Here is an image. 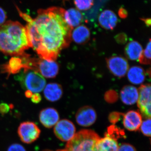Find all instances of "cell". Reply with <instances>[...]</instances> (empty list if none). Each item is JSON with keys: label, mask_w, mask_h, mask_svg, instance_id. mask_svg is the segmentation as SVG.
I'll return each mask as SVG.
<instances>
[{"label": "cell", "mask_w": 151, "mask_h": 151, "mask_svg": "<svg viewBox=\"0 0 151 151\" xmlns=\"http://www.w3.org/2000/svg\"><path fill=\"white\" fill-rule=\"evenodd\" d=\"M116 138L107 134L104 138H100L94 147V151H117L119 148Z\"/></svg>", "instance_id": "cell-14"}, {"label": "cell", "mask_w": 151, "mask_h": 151, "mask_svg": "<svg viewBox=\"0 0 151 151\" xmlns=\"http://www.w3.org/2000/svg\"><path fill=\"white\" fill-rule=\"evenodd\" d=\"M18 10L27 22L25 27L31 47L40 58L55 60L71 40L73 29L64 19L65 10L59 7L39 10L34 19Z\"/></svg>", "instance_id": "cell-1"}, {"label": "cell", "mask_w": 151, "mask_h": 151, "mask_svg": "<svg viewBox=\"0 0 151 151\" xmlns=\"http://www.w3.org/2000/svg\"><path fill=\"white\" fill-rule=\"evenodd\" d=\"M106 62L110 72L119 78L124 77L129 69V63L127 60L123 57H111L106 60Z\"/></svg>", "instance_id": "cell-9"}, {"label": "cell", "mask_w": 151, "mask_h": 151, "mask_svg": "<svg viewBox=\"0 0 151 151\" xmlns=\"http://www.w3.org/2000/svg\"><path fill=\"white\" fill-rule=\"evenodd\" d=\"M139 97L137 106L143 116L147 119H151V85L146 84L141 85L138 90Z\"/></svg>", "instance_id": "cell-7"}, {"label": "cell", "mask_w": 151, "mask_h": 151, "mask_svg": "<svg viewBox=\"0 0 151 151\" xmlns=\"http://www.w3.org/2000/svg\"><path fill=\"white\" fill-rule=\"evenodd\" d=\"M17 77L24 89L32 93L42 92L46 85V81L43 76L38 71L31 68H24Z\"/></svg>", "instance_id": "cell-4"}, {"label": "cell", "mask_w": 151, "mask_h": 151, "mask_svg": "<svg viewBox=\"0 0 151 151\" xmlns=\"http://www.w3.org/2000/svg\"><path fill=\"white\" fill-rule=\"evenodd\" d=\"M151 119H147L142 122L140 127L142 133L147 137L151 136Z\"/></svg>", "instance_id": "cell-24"}, {"label": "cell", "mask_w": 151, "mask_h": 151, "mask_svg": "<svg viewBox=\"0 0 151 151\" xmlns=\"http://www.w3.org/2000/svg\"><path fill=\"white\" fill-rule=\"evenodd\" d=\"M151 40H150L148 43L147 44L145 50H143L142 54L139 58V62L141 64L149 65L151 63Z\"/></svg>", "instance_id": "cell-22"}, {"label": "cell", "mask_w": 151, "mask_h": 151, "mask_svg": "<svg viewBox=\"0 0 151 151\" xmlns=\"http://www.w3.org/2000/svg\"><path fill=\"white\" fill-rule=\"evenodd\" d=\"M63 90L62 86L56 83H49L44 89L45 99L50 102L58 101L62 97Z\"/></svg>", "instance_id": "cell-16"}, {"label": "cell", "mask_w": 151, "mask_h": 151, "mask_svg": "<svg viewBox=\"0 0 151 151\" xmlns=\"http://www.w3.org/2000/svg\"><path fill=\"white\" fill-rule=\"evenodd\" d=\"M117 151H137L132 145L128 144H123L119 147Z\"/></svg>", "instance_id": "cell-27"}, {"label": "cell", "mask_w": 151, "mask_h": 151, "mask_svg": "<svg viewBox=\"0 0 151 151\" xmlns=\"http://www.w3.org/2000/svg\"><path fill=\"white\" fill-rule=\"evenodd\" d=\"M127 75L129 81L132 84L136 85L142 84L145 79V72L140 66L131 67L128 70Z\"/></svg>", "instance_id": "cell-21"}, {"label": "cell", "mask_w": 151, "mask_h": 151, "mask_svg": "<svg viewBox=\"0 0 151 151\" xmlns=\"http://www.w3.org/2000/svg\"><path fill=\"white\" fill-rule=\"evenodd\" d=\"M31 98L33 103H40L42 99L41 96L39 93H35L34 94H32Z\"/></svg>", "instance_id": "cell-31"}, {"label": "cell", "mask_w": 151, "mask_h": 151, "mask_svg": "<svg viewBox=\"0 0 151 151\" xmlns=\"http://www.w3.org/2000/svg\"><path fill=\"white\" fill-rule=\"evenodd\" d=\"M76 9L80 11H87L94 5V0H74Z\"/></svg>", "instance_id": "cell-23"}, {"label": "cell", "mask_w": 151, "mask_h": 151, "mask_svg": "<svg viewBox=\"0 0 151 151\" xmlns=\"http://www.w3.org/2000/svg\"><path fill=\"white\" fill-rule=\"evenodd\" d=\"M100 138L92 130H81L68 142L65 150L67 151H94L95 144Z\"/></svg>", "instance_id": "cell-3"}, {"label": "cell", "mask_w": 151, "mask_h": 151, "mask_svg": "<svg viewBox=\"0 0 151 151\" xmlns=\"http://www.w3.org/2000/svg\"><path fill=\"white\" fill-rule=\"evenodd\" d=\"M32 95V93L29 91H27L25 92V95L28 98H31Z\"/></svg>", "instance_id": "cell-34"}, {"label": "cell", "mask_w": 151, "mask_h": 151, "mask_svg": "<svg viewBox=\"0 0 151 151\" xmlns=\"http://www.w3.org/2000/svg\"><path fill=\"white\" fill-rule=\"evenodd\" d=\"M64 18L66 23L73 29L80 25L83 19L80 11L73 8L65 10Z\"/></svg>", "instance_id": "cell-18"}, {"label": "cell", "mask_w": 151, "mask_h": 151, "mask_svg": "<svg viewBox=\"0 0 151 151\" xmlns=\"http://www.w3.org/2000/svg\"><path fill=\"white\" fill-rule=\"evenodd\" d=\"M54 133L57 138L63 142H68L76 134V128L72 122L67 119H63L54 126Z\"/></svg>", "instance_id": "cell-8"}, {"label": "cell", "mask_w": 151, "mask_h": 151, "mask_svg": "<svg viewBox=\"0 0 151 151\" xmlns=\"http://www.w3.org/2000/svg\"><path fill=\"white\" fill-rule=\"evenodd\" d=\"M118 14L120 17L122 19H125L128 17V13L127 10L124 8L121 7L118 12Z\"/></svg>", "instance_id": "cell-30"}, {"label": "cell", "mask_w": 151, "mask_h": 151, "mask_svg": "<svg viewBox=\"0 0 151 151\" xmlns=\"http://www.w3.org/2000/svg\"><path fill=\"white\" fill-rule=\"evenodd\" d=\"M143 51L142 47L136 41L129 42L125 48V53L129 59L136 60L139 59Z\"/></svg>", "instance_id": "cell-20"}, {"label": "cell", "mask_w": 151, "mask_h": 151, "mask_svg": "<svg viewBox=\"0 0 151 151\" xmlns=\"http://www.w3.org/2000/svg\"><path fill=\"white\" fill-rule=\"evenodd\" d=\"M117 41L121 43L125 42V41L126 40L125 39L126 37H125L124 35L121 34L120 35H117Z\"/></svg>", "instance_id": "cell-32"}, {"label": "cell", "mask_w": 151, "mask_h": 151, "mask_svg": "<svg viewBox=\"0 0 151 151\" xmlns=\"http://www.w3.org/2000/svg\"><path fill=\"white\" fill-rule=\"evenodd\" d=\"M29 68L26 63L24 55L19 57L12 58L7 64L4 65L3 70L5 73H16L24 68Z\"/></svg>", "instance_id": "cell-15"}, {"label": "cell", "mask_w": 151, "mask_h": 151, "mask_svg": "<svg viewBox=\"0 0 151 151\" xmlns=\"http://www.w3.org/2000/svg\"><path fill=\"white\" fill-rule=\"evenodd\" d=\"M121 100L124 104L132 105L137 102L139 92L136 87L132 85H127L122 88L120 93Z\"/></svg>", "instance_id": "cell-17"}, {"label": "cell", "mask_w": 151, "mask_h": 151, "mask_svg": "<svg viewBox=\"0 0 151 151\" xmlns=\"http://www.w3.org/2000/svg\"><path fill=\"white\" fill-rule=\"evenodd\" d=\"M30 47L26 29L18 22L8 21L0 27V51L3 53L22 56Z\"/></svg>", "instance_id": "cell-2"}, {"label": "cell", "mask_w": 151, "mask_h": 151, "mask_svg": "<svg viewBox=\"0 0 151 151\" xmlns=\"http://www.w3.org/2000/svg\"><path fill=\"white\" fill-rule=\"evenodd\" d=\"M142 21L144 22L145 24L147 25V26L150 27L151 26V19L149 18H143L141 19Z\"/></svg>", "instance_id": "cell-33"}, {"label": "cell", "mask_w": 151, "mask_h": 151, "mask_svg": "<svg viewBox=\"0 0 151 151\" xmlns=\"http://www.w3.org/2000/svg\"><path fill=\"white\" fill-rule=\"evenodd\" d=\"M97 113L91 106H85L81 107L76 115V120L80 126L88 127L94 124L97 119Z\"/></svg>", "instance_id": "cell-10"}, {"label": "cell", "mask_w": 151, "mask_h": 151, "mask_svg": "<svg viewBox=\"0 0 151 151\" xmlns=\"http://www.w3.org/2000/svg\"><path fill=\"white\" fill-rule=\"evenodd\" d=\"M142 117L138 111H130L124 115L123 124L127 129L136 131L139 129L142 123Z\"/></svg>", "instance_id": "cell-12"}, {"label": "cell", "mask_w": 151, "mask_h": 151, "mask_svg": "<svg viewBox=\"0 0 151 151\" xmlns=\"http://www.w3.org/2000/svg\"><path fill=\"white\" fill-rule=\"evenodd\" d=\"M56 151H67L65 150H59Z\"/></svg>", "instance_id": "cell-35"}, {"label": "cell", "mask_w": 151, "mask_h": 151, "mask_svg": "<svg viewBox=\"0 0 151 151\" xmlns=\"http://www.w3.org/2000/svg\"><path fill=\"white\" fill-rule=\"evenodd\" d=\"M7 16L6 12L2 8L0 7V27L6 22Z\"/></svg>", "instance_id": "cell-28"}, {"label": "cell", "mask_w": 151, "mask_h": 151, "mask_svg": "<svg viewBox=\"0 0 151 151\" xmlns=\"http://www.w3.org/2000/svg\"><path fill=\"white\" fill-rule=\"evenodd\" d=\"M118 95L117 92L114 90H111L105 93V99L109 103H113L118 100Z\"/></svg>", "instance_id": "cell-25"}, {"label": "cell", "mask_w": 151, "mask_h": 151, "mask_svg": "<svg viewBox=\"0 0 151 151\" xmlns=\"http://www.w3.org/2000/svg\"><path fill=\"white\" fill-rule=\"evenodd\" d=\"M98 22L100 26L106 30H113L116 27L118 22V17L111 10L103 11L98 17Z\"/></svg>", "instance_id": "cell-13"}, {"label": "cell", "mask_w": 151, "mask_h": 151, "mask_svg": "<svg viewBox=\"0 0 151 151\" xmlns=\"http://www.w3.org/2000/svg\"><path fill=\"white\" fill-rule=\"evenodd\" d=\"M10 107L6 103H2L0 104V113L2 114L7 113L9 111Z\"/></svg>", "instance_id": "cell-29"}, {"label": "cell", "mask_w": 151, "mask_h": 151, "mask_svg": "<svg viewBox=\"0 0 151 151\" xmlns=\"http://www.w3.org/2000/svg\"><path fill=\"white\" fill-rule=\"evenodd\" d=\"M90 37V30L84 25H80L72 30L71 40H73L75 43L78 44L86 43Z\"/></svg>", "instance_id": "cell-19"}, {"label": "cell", "mask_w": 151, "mask_h": 151, "mask_svg": "<svg viewBox=\"0 0 151 151\" xmlns=\"http://www.w3.org/2000/svg\"><path fill=\"white\" fill-rule=\"evenodd\" d=\"M17 132L22 142L25 144H30L39 138L41 130L34 122H25L20 124Z\"/></svg>", "instance_id": "cell-6"}, {"label": "cell", "mask_w": 151, "mask_h": 151, "mask_svg": "<svg viewBox=\"0 0 151 151\" xmlns=\"http://www.w3.org/2000/svg\"><path fill=\"white\" fill-rule=\"evenodd\" d=\"M40 122L46 128L54 127L59 121L58 112L54 108H45L40 111L39 114Z\"/></svg>", "instance_id": "cell-11"}, {"label": "cell", "mask_w": 151, "mask_h": 151, "mask_svg": "<svg viewBox=\"0 0 151 151\" xmlns=\"http://www.w3.org/2000/svg\"><path fill=\"white\" fill-rule=\"evenodd\" d=\"M26 63L29 68L36 70L45 78H55L59 72V65L55 60L31 58L28 55Z\"/></svg>", "instance_id": "cell-5"}, {"label": "cell", "mask_w": 151, "mask_h": 151, "mask_svg": "<svg viewBox=\"0 0 151 151\" xmlns=\"http://www.w3.org/2000/svg\"><path fill=\"white\" fill-rule=\"evenodd\" d=\"M7 151H27L24 146L19 144H13L8 148Z\"/></svg>", "instance_id": "cell-26"}]
</instances>
